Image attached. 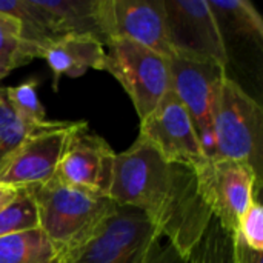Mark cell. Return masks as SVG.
Returning <instances> with one entry per match:
<instances>
[{
  "label": "cell",
  "instance_id": "cell-3",
  "mask_svg": "<svg viewBox=\"0 0 263 263\" xmlns=\"http://www.w3.org/2000/svg\"><path fill=\"white\" fill-rule=\"evenodd\" d=\"M31 191L39 228L59 253L85 239L116 205L109 197L69 186L55 177Z\"/></svg>",
  "mask_w": 263,
  "mask_h": 263
},
{
  "label": "cell",
  "instance_id": "cell-22",
  "mask_svg": "<svg viewBox=\"0 0 263 263\" xmlns=\"http://www.w3.org/2000/svg\"><path fill=\"white\" fill-rule=\"evenodd\" d=\"M32 133L35 131L28 128L12 111L6 97V89L0 88V165Z\"/></svg>",
  "mask_w": 263,
  "mask_h": 263
},
{
  "label": "cell",
  "instance_id": "cell-24",
  "mask_svg": "<svg viewBox=\"0 0 263 263\" xmlns=\"http://www.w3.org/2000/svg\"><path fill=\"white\" fill-rule=\"evenodd\" d=\"M234 260L236 263H263V251L251 250L242 237L234 234Z\"/></svg>",
  "mask_w": 263,
  "mask_h": 263
},
{
  "label": "cell",
  "instance_id": "cell-10",
  "mask_svg": "<svg viewBox=\"0 0 263 263\" xmlns=\"http://www.w3.org/2000/svg\"><path fill=\"white\" fill-rule=\"evenodd\" d=\"M114 168L112 148L105 139L89 133L86 122H77L68 136L54 177L69 186L109 197Z\"/></svg>",
  "mask_w": 263,
  "mask_h": 263
},
{
  "label": "cell",
  "instance_id": "cell-21",
  "mask_svg": "<svg viewBox=\"0 0 263 263\" xmlns=\"http://www.w3.org/2000/svg\"><path fill=\"white\" fill-rule=\"evenodd\" d=\"M39 228L37 208L31 188L17 190L14 199L0 210V237Z\"/></svg>",
  "mask_w": 263,
  "mask_h": 263
},
{
  "label": "cell",
  "instance_id": "cell-17",
  "mask_svg": "<svg viewBox=\"0 0 263 263\" xmlns=\"http://www.w3.org/2000/svg\"><path fill=\"white\" fill-rule=\"evenodd\" d=\"M220 29L262 43L263 20L256 6L248 0H208Z\"/></svg>",
  "mask_w": 263,
  "mask_h": 263
},
{
  "label": "cell",
  "instance_id": "cell-9",
  "mask_svg": "<svg viewBox=\"0 0 263 263\" xmlns=\"http://www.w3.org/2000/svg\"><path fill=\"white\" fill-rule=\"evenodd\" d=\"M139 139L151 145L166 162L193 170H199L208 162L188 111L171 89L154 111L140 120Z\"/></svg>",
  "mask_w": 263,
  "mask_h": 263
},
{
  "label": "cell",
  "instance_id": "cell-2",
  "mask_svg": "<svg viewBox=\"0 0 263 263\" xmlns=\"http://www.w3.org/2000/svg\"><path fill=\"white\" fill-rule=\"evenodd\" d=\"M159 242V231L142 211L114 205L85 239L59 253L55 263H148Z\"/></svg>",
  "mask_w": 263,
  "mask_h": 263
},
{
  "label": "cell",
  "instance_id": "cell-18",
  "mask_svg": "<svg viewBox=\"0 0 263 263\" xmlns=\"http://www.w3.org/2000/svg\"><path fill=\"white\" fill-rule=\"evenodd\" d=\"M182 263H236L234 234L213 217L200 240Z\"/></svg>",
  "mask_w": 263,
  "mask_h": 263
},
{
  "label": "cell",
  "instance_id": "cell-6",
  "mask_svg": "<svg viewBox=\"0 0 263 263\" xmlns=\"http://www.w3.org/2000/svg\"><path fill=\"white\" fill-rule=\"evenodd\" d=\"M171 91L188 111L202 151L208 160L216 157L214 116L227 68L214 62H200L173 55L170 59Z\"/></svg>",
  "mask_w": 263,
  "mask_h": 263
},
{
  "label": "cell",
  "instance_id": "cell-15",
  "mask_svg": "<svg viewBox=\"0 0 263 263\" xmlns=\"http://www.w3.org/2000/svg\"><path fill=\"white\" fill-rule=\"evenodd\" d=\"M0 12L18 22L22 37L32 49L35 59L46 45L60 37L51 15L37 0H0Z\"/></svg>",
  "mask_w": 263,
  "mask_h": 263
},
{
  "label": "cell",
  "instance_id": "cell-20",
  "mask_svg": "<svg viewBox=\"0 0 263 263\" xmlns=\"http://www.w3.org/2000/svg\"><path fill=\"white\" fill-rule=\"evenodd\" d=\"M32 59L34 52L23 40L18 22L0 12V80Z\"/></svg>",
  "mask_w": 263,
  "mask_h": 263
},
{
  "label": "cell",
  "instance_id": "cell-19",
  "mask_svg": "<svg viewBox=\"0 0 263 263\" xmlns=\"http://www.w3.org/2000/svg\"><path fill=\"white\" fill-rule=\"evenodd\" d=\"M5 89L12 111L32 131L46 129L59 123V120L46 119V111L39 100L35 80H28L17 86H11Z\"/></svg>",
  "mask_w": 263,
  "mask_h": 263
},
{
  "label": "cell",
  "instance_id": "cell-4",
  "mask_svg": "<svg viewBox=\"0 0 263 263\" xmlns=\"http://www.w3.org/2000/svg\"><path fill=\"white\" fill-rule=\"evenodd\" d=\"M216 157L250 166L262 180L263 111L234 80L225 77L214 116Z\"/></svg>",
  "mask_w": 263,
  "mask_h": 263
},
{
  "label": "cell",
  "instance_id": "cell-26",
  "mask_svg": "<svg viewBox=\"0 0 263 263\" xmlns=\"http://www.w3.org/2000/svg\"><path fill=\"white\" fill-rule=\"evenodd\" d=\"M15 194H17V190H14V188H11V186H6V185H2V183H0V210H2L5 205H8V203L14 199Z\"/></svg>",
  "mask_w": 263,
  "mask_h": 263
},
{
  "label": "cell",
  "instance_id": "cell-8",
  "mask_svg": "<svg viewBox=\"0 0 263 263\" xmlns=\"http://www.w3.org/2000/svg\"><path fill=\"white\" fill-rule=\"evenodd\" d=\"M200 194L213 216L233 234L250 203L259 197L262 180L236 160H208L196 170Z\"/></svg>",
  "mask_w": 263,
  "mask_h": 263
},
{
  "label": "cell",
  "instance_id": "cell-11",
  "mask_svg": "<svg viewBox=\"0 0 263 263\" xmlns=\"http://www.w3.org/2000/svg\"><path fill=\"white\" fill-rule=\"evenodd\" d=\"M77 122H60L32 133L2 165L0 183L14 190L43 185L55 176L66 140Z\"/></svg>",
  "mask_w": 263,
  "mask_h": 263
},
{
  "label": "cell",
  "instance_id": "cell-7",
  "mask_svg": "<svg viewBox=\"0 0 263 263\" xmlns=\"http://www.w3.org/2000/svg\"><path fill=\"white\" fill-rule=\"evenodd\" d=\"M173 55L214 62L227 68L225 35L208 0H162Z\"/></svg>",
  "mask_w": 263,
  "mask_h": 263
},
{
  "label": "cell",
  "instance_id": "cell-14",
  "mask_svg": "<svg viewBox=\"0 0 263 263\" xmlns=\"http://www.w3.org/2000/svg\"><path fill=\"white\" fill-rule=\"evenodd\" d=\"M51 15L59 35H89L105 45L100 0H37Z\"/></svg>",
  "mask_w": 263,
  "mask_h": 263
},
{
  "label": "cell",
  "instance_id": "cell-23",
  "mask_svg": "<svg viewBox=\"0 0 263 263\" xmlns=\"http://www.w3.org/2000/svg\"><path fill=\"white\" fill-rule=\"evenodd\" d=\"M254 251H263V206L259 199L253 200L242 214L234 233Z\"/></svg>",
  "mask_w": 263,
  "mask_h": 263
},
{
  "label": "cell",
  "instance_id": "cell-12",
  "mask_svg": "<svg viewBox=\"0 0 263 263\" xmlns=\"http://www.w3.org/2000/svg\"><path fill=\"white\" fill-rule=\"evenodd\" d=\"M100 17L105 43L126 39L173 57L162 0H100Z\"/></svg>",
  "mask_w": 263,
  "mask_h": 263
},
{
  "label": "cell",
  "instance_id": "cell-13",
  "mask_svg": "<svg viewBox=\"0 0 263 263\" xmlns=\"http://www.w3.org/2000/svg\"><path fill=\"white\" fill-rule=\"evenodd\" d=\"M39 59L46 60L52 72V88L57 89L60 77H80L88 69L105 71L106 49L96 37L62 35L46 45Z\"/></svg>",
  "mask_w": 263,
  "mask_h": 263
},
{
  "label": "cell",
  "instance_id": "cell-16",
  "mask_svg": "<svg viewBox=\"0 0 263 263\" xmlns=\"http://www.w3.org/2000/svg\"><path fill=\"white\" fill-rule=\"evenodd\" d=\"M59 250L40 228L0 237V263H55Z\"/></svg>",
  "mask_w": 263,
  "mask_h": 263
},
{
  "label": "cell",
  "instance_id": "cell-5",
  "mask_svg": "<svg viewBox=\"0 0 263 263\" xmlns=\"http://www.w3.org/2000/svg\"><path fill=\"white\" fill-rule=\"evenodd\" d=\"M105 49V71L123 86L143 120L171 89L170 59L126 39H111Z\"/></svg>",
  "mask_w": 263,
  "mask_h": 263
},
{
  "label": "cell",
  "instance_id": "cell-25",
  "mask_svg": "<svg viewBox=\"0 0 263 263\" xmlns=\"http://www.w3.org/2000/svg\"><path fill=\"white\" fill-rule=\"evenodd\" d=\"M182 262L180 257L177 256V253L168 245V247H160V242L156 245V248L153 250L148 263H177Z\"/></svg>",
  "mask_w": 263,
  "mask_h": 263
},
{
  "label": "cell",
  "instance_id": "cell-1",
  "mask_svg": "<svg viewBox=\"0 0 263 263\" xmlns=\"http://www.w3.org/2000/svg\"><path fill=\"white\" fill-rule=\"evenodd\" d=\"M109 199L142 211L180 260L191 253L214 217L200 194L196 170L166 162L139 137L126 151L116 154Z\"/></svg>",
  "mask_w": 263,
  "mask_h": 263
}]
</instances>
